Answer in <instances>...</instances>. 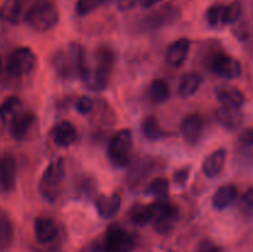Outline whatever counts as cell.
<instances>
[{"label":"cell","mask_w":253,"mask_h":252,"mask_svg":"<svg viewBox=\"0 0 253 252\" xmlns=\"http://www.w3.org/2000/svg\"><path fill=\"white\" fill-rule=\"evenodd\" d=\"M114 61L113 51L108 47H99L91 56L85 52L78 68V76L84 85L93 91L104 90L109 83Z\"/></svg>","instance_id":"obj_1"},{"label":"cell","mask_w":253,"mask_h":252,"mask_svg":"<svg viewBox=\"0 0 253 252\" xmlns=\"http://www.w3.org/2000/svg\"><path fill=\"white\" fill-rule=\"evenodd\" d=\"M25 21L34 31H49L58 24L59 10L52 1L36 2L25 14Z\"/></svg>","instance_id":"obj_2"},{"label":"cell","mask_w":253,"mask_h":252,"mask_svg":"<svg viewBox=\"0 0 253 252\" xmlns=\"http://www.w3.org/2000/svg\"><path fill=\"white\" fill-rule=\"evenodd\" d=\"M64 177L66 167L63 158H56L47 166L40 179L39 190L42 197L48 202H54L61 194Z\"/></svg>","instance_id":"obj_3"},{"label":"cell","mask_w":253,"mask_h":252,"mask_svg":"<svg viewBox=\"0 0 253 252\" xmlns=\"http://www.w3.org/2000/svg\"><path fill=\"white\" fill-rule=\"evenodd\" d=\"M133 138L128 128H121L111 137L108 147V155L116 167H125L128 165L132 153Z\"/></svg>","instance_id":"obj_4"},{"label":"cell","mask_w":253,"mask_h":252,"mask_svg":"<svg viewBox=\"0 0 253 252\" xmlns=\"http://www.w3.org/2000/svg\"><path fill=\"white\" fill-rule=\"evenodd\" d=\"M152 211V220L155 221V229L158 234L166 235L172 231L178 220V208L172 203L160 200L150 205Z\"/></svg>","instance_id":"obj_5"},{"label":"cell","mask_w":253,"mask_h":252,"mask_svg":"<svg viewBox=\"0 0 253 252\" xmlns=\"http://www.w3.org/2000/svg\"><path fill=\"white\" fill-rule=\"evenodd\" d=\"M101 244L105 252H132L136 246L133 237L120 226L109 227Z\"/></svg>","instance_id":"obj_6"},{"label":"cell","mask_w":253,"mask_h":252,"mask_svg":"<svg viewBox=\"0 0 253 252\" xmlns=\"http://www.w3.org/2000/svg\"><path fill=\"white\" fill-rule=\"evenodd\" d=\"M37 57L29 47H19L10 56L7 62V72L14 77L30 74L36 67Z\"/></svg>","instance_id":"obj_7"},{"label":"cell","mask_w":253,"mask_h":252,"mask_svg":"<svg viewBox=\"0 0 253 252\" xmlns=\"http://www.w3.org/2000/svg\"><path fill=\"white\" fill-rule=\"evenodd\" d=\"M211 71L225 79H236L241 76L242 67L239 59L225 53H216L211 58Z\"/></svg>","instance_id":"obj_8"},{"label":"cell","mask_w":253,"mask_h":252,"mask_svg":"<svg viewBox=\"0 0 253 252\" xmlns=\"http://www.w3.org/2000/svg\"><path fill=\"white\" fill-rule=\"evenodd\" d=\"M190 49V41L185 37L182 39L175 40L174 42L169 44V47L167 48L166 52V62L169 64L170 67H178L182 66L188 58V54H189Z\"/></svg>","instance_id":"obj_9"},{"label":"cell","mask_w":253,"mask_h":252,"mask_svg":"<svg viewBox=\"0 0 253 252\" xmlns=\"http://www.w3.org/2000/svg\"><path fill=\"white\" fill-rule=\"evenodd\" d=\"M53 142L59 147H69L77 140V130L72 123L62 120L53 126L51 131Z\"/></svg>","instance_id":"obj_10"},{"label":"cell","mask_w":253,"mask_h":252,"mask_svg":"<svg viewBox=\"0 0 253 252\" xmlns=\"http://www.w3.org/2000/svg\"><path fill=\"white\" fill-rule=\"evenodd\" d=\"M35 237L40 244H49L53 241L58 235V227L57 224L47 216H39L35 220L34 224Z\"/></svg>","instance_id":"obj_11"},{"label":"cell","mask_w":253,"mask_h":252,"mask_svg":"<svg viewBox=\"0 0 253 252\" xmlns=\"http://www.w3.org/2000/svg\"><path fill=\"white\" fill-rule=\"evenodd\" d=\"M35 121H36V116L34 113L22 111L21 114H19L16 118H14L9 123L10 135L17 141L24 140L31 126L35 124Z\"/></svg>","instance_id":"obj_12"},{"label":"cell","mask_w":253,"mask_h":252,"mask_svg":"<svg viewBox=\"0 0 253 252\" xmlns=\"http://www.w3.org/2000/svg\"><path fill=\"white\" fill-rule=\"evenodd\" d=\"M16 170V160L12 156L6 155L0 160V185L6 192H10L15 188Z\"/></svg>","instance_id":"obj_13"},{"label":"cell","mask_w":253,"mask_h":252,"mask_svg":"<svg viewBox=\"0 0 253 252\" xmlns=\"http://www.w3.org/2000/svg\"><path fill=\"white\" fill-rule=\"evenodd\" d=\"M226 156L227 152L225 148H217V150L212 151L203 162L202 169L204 174L209 178L219 175L226 162Z\"/></svg>","instance_id":"obj_14"},{"label":"cell","mask_w":253,"mask_h":252,"mask_svg":"<svg viewBox=\"0 0 253 252\" xmlns=\"http://www.w3.org/2000/svg\"><path fill=\"white\" fill-rule=\"evenodd\" d=\"M95 207L99 215L104 219H111L121 209V197L116 193L110 195H100L95 200Z\"/></svg>","instance_id":"obj_15"},{"label":"cell","mask_w":253,"mask_h":252,"mask_svg":"<svg viewBox=\"0 0 253 252\" xmlns=\"http://www.w3.org/2000/svg\"><path fill=\"white\" fill-rule=\"evenodd\" d=\"M203 130V120L198 114H192L183 119L180 124V132L183 138L189 143H195L200 137Z\"/></svg>","instance_id":"obj_16"},{"label":"cell","mask_w":253,"mask_h":252,"mask_svg":"<svg viewBox=\"0 0 253 252\" xmlns=\"http://www.w3.org/2000/svg\"><path fill=\"white\" fill-rule=\"evenodd\" d=\"M215 119L221 126H224L227 130H236L240 127L244 121V115H242L240 109L227 108V106H221L215 113Z\"/></svg>","instance_id":"obj_17"},{"label":"cell","mask_w":253,"mask_h":252,"mask_svg":"<svg viewBox=\"0 0 253 252\" xmlns=\"http://www.w3.org/2000/svg\"><path fill=\"white\" fill-rule=\"evenodd\" d=\"M178 15H179V12H178V10L174 6H172V5H166V6H162L161 9H158L157 11H153L152 14L146 16V19L143 20V25L155 29V27L161 26V25H165L167 22L173 21L174 19H177Z\"/></svg>","instance_id":"obj_18"},{"label":"cell","mask_w":253,"mask_h":252,"mask_svg":"<svg viewBox=\"0 0 253 252\" xmlns=\"http://www.w3.org/2000/svg\"><path fill=\"white\" fill-rule=\"evenodd\" d=\"M239 197V189L235 184H224L216 189L212 197V205L216 209L222 210L229 208Z\"/></svg>","instance_id":"obj_19"},{"label":"cell","mask_w":253,"mask_h":252,"mask_svg":"<svg viewBox=\"0 0 253 252\" xmlns=\"http://www.w3.org/2000/svg\"><path fill=\"white\" fill-rule=\"evenodd\" d=\"M216 95L220 104L222 106H227V108L241 109V106L245 103L244 93L237 88H231V86L221 88L217 90Z\"/></svg>","instance_id":"obj_20"},{"label":"cell","mask_w":253,"mask_h":252,"mask_svg":"<svg viewBox=\"0 0 253 252\" xmlns=\"http://www.w3.org/2000/svg\"><path fill=\"white\" fill-rule=\"evenodd\" d=\"M22 113V101L17 96H9L0 104V120L9 124L14 118Z\"/></svg>","instance_id":"obj_21"},{"label":"cell","mask_w":253,"mask_h":252,"mask_svg":"<svg viewBox=\"0 0 253 252\" xmlns=\"http://www.w3.org/2000/svg\"><path fill=\"white\" fill-rule=\"evenodd\" d=\"M202 84V77L195 72H188L179 82V95L182 98H189L194 95Z\"/></svg>","instance_id":"obj_22"},{"label":"cell","mask_w":253,"mask_h":252,"mask_svg":"<svg viewBox=\"0 0 253 252\" xmlns=\"http://www.w3.org/2000/svg\"><path fill=\"white\" fill-rule=\"evenodd\" d=\"M205 19L208 25L214 29H221L226 26V5L225 4H214L205 12Z\"/></svg>","instance_id":"obj_23"},{"label":"cell","mask_w":253,"mask_h":252,"mask_svg":"<svg viewBox=\"0 0 253 252\" xmlns=\"http://www.w3.org/2000/svg\"><path fill=\"white\" fill-rule=\"evenodd\" d=\"M128 217H130V221L137 226L147 225L148 222L152 221V211H151L150 205L136 203L131 207L130 211H128Z\"/></svg>","instance_id":"obj_24"},{"label":"cell","mask_w":253,"mask_h":252,"mask_svg":"<svg viewBox=\"0 0 253 252\" xmlns=\"http://www.w3.org/2000/svg\"><path fill=\"white\" fill-rule=\"evenodd\" d=\"M12 237H14V229H12L11 220L4 210L0 209V250L9 247Z\"/></svg>","instance_id":"obj_25"},{"label":"cell","mask_w":253,"mask_h":252,"mask_svg":"<svg viewBox=\"0 0 253 252\" xmlns=\"http://www.w3.org/2000/svg\"><path fill=\"white\" fill-rule=\"evenodd\" d=\"M22 1L20 0H6L0 7V16L10 22H17L21 17Z\"/></svg>","instance_id":"obj_26"},{"label":"cell","mask_w":253,"mask_h":252,"mask_svg":"<svg viewBox=\"0 0 253 252\" xmlns=\"http://www.w3.org/2000/svg\"><path fill=\"white\" fill-rule=\"evenodd\" d=\"M141 131L148 140H158L163 136V131L155 116H146L141 123Z\"/></svg>","instance_id":"obj_27"},{"label":"cell","mask_w":253,"mask_h":252,"mask_svg":"<svg viewBox=\"0 0 253 252\" xmlns=\"http://www.w3.org/2000/svg\"><path fill=\"white\" fill-rule=\"evenodd\" d=\"M150 98L155 103H163L168 99L169 96V86L166 83L163 79H155L152 83L150 84Z\"/></svg>","instance_id":"obj_28"},{"label":"cell","mask_w":253,"mask_h":252,"mask_svg":"<svg viewBox=\"0 0 253 252\" xmlns=\"http://www.w3.org/2000/svg\"><path fill=\"white\" fill-rule=\"evenodd\" d=\"M169 192V182L163 177H157L148 184L147 193L155 195V197L165 198Z\"/></svg>","instance_id":"obj_29"},{"label":"cell","mask_w":253,"mask_h":252,"mask_svg":"<svg viewBox=\"0 0 253 252\" xmlns=\"http://www.w3.org/2000/svg\"><path fill=\"white\" fill-rule=\"evenodd\" d=\"M109 0H77L76 2V12L79 16H85L90 12L95 11L98 7L105 4Z\"/></svg>","instance_id":"obj_30"},{"label":"cell","mask_w":253,"mask_h":252,"mask_svg":"<svg viewBox=\"0 0 253 252\" xmlns=\"http://www.w3.org/2000/svg\"><path fill=\"white\" fill-rule=\"evenodd\" d=\"M242 16V5L239 1H234L226 5V20L227 25H234L240 21Z\"/></svg>","instance_id":"obj_31"},{"label":"cell","mask_w":253,"mask_h":252,"mask_svg":"<svg viewBox=\"0 0 253 252\" xmlns=\"http://www.w3.org/2000/svg\"><path fill=\"white\" fill-rule=\"evenodd\" d=\"M241 208L246 214L253 215V187L249 188L241 198Z\"/></svg>","instance_id":"obj_32"},{"label":"cell","mask_w":253,"mask_h":252,"mask_svg":"<svg viewBox=\"0 0 253 252\" xmlns=\"http://www.w3.org/2000/svg\"><path fill=\"white\" fill-rule=\"evenodd\" d=\"M76 108L79 113L83 114V115H86V114L90 113L94 108L93 99H90L89 96H81V98L78 99V101H77Z\"/></svg>","instance_id":"obj_33"},{"label":"cell","mask_w":253,"mask_h":252,"mask_svg":"<svg viewBox=\"0 0 253 252\" xmlns=\"http://www.w3.org/2000/svg\"><path fill=\"white\" fill-rule=\"evenodd\" d=\"M198 252H221V250L216 244H214L210 240H204V241L200 242L199 247H198Z\"/></svg>","instance_id":"obj_34"},{"label":"cell","mask_w":253,"mask_h":252,"mask_svg":"<svg viewBox=\"0 0 253 252\" xmlns=\"http://www.w3.org/2000/svg\"><path fill=\"white\" fill-rule=\"evenodd\" d=\"M235 25V29H234V34L236 35L237 39L240 40H245L249 37V29H247V25L245 22L241 21H237Z\"/></svg>","instance_id":"obj_35"},{"label":"cell","mask_w":253,"mask_h":252,"mask_svg":"<svg viewBox=\"0 0 253 252\" xmlns=\"http://www.w3.org/2000/svg\"><path fill=\"white\" fill-rule=\"evenodd\" d=\"M81 252H105L104 251L103 244H101L100 240H95V241H91L89 244H86L83 249L81 250Z\"/></svg>","instance_id":"obj_36"},{"label":"cell","mask_w":253,"mask_h":252,"mask_svg":"<svg viewBox=\"0 0 253 252\" xmlns=\"http://www.w3.org/2000/svg\"><path fill=\"white\" fill-rule=\"evenodd\" d=\"M188 175H189V168H182V169L177 170L174 173V182L177 184L183 185L188 179Z\"/></svg>","instance_id":"obj_37"},{"label":"cell","mask_w":253,"mask_h":252,"mask_svg":"<svg viewBox=\"0 0 253 252\" xmlns=\"http://www.w3.org/2000/svg\"><path fill=\"white\" fill-rule=\"evenodd\" d=\"M240 141H241L244 145L253 146V127L246 128V130L240 135Z\"/></svg>","instance_id":"obj_38"},{"label":"cell","mask_w":253,"mask_h":252,"mask_svg":"<svg viewBox=\"0 0 253 252\" xmlns=\"http://www.w3.org/2000/svg\"><path fill=\"white\" fill-rule=\"evenodd\" d=\"M138 0H118V7L121 11H128L137 5Z\"/></svg>","instance_id":"obj_39"},{"label":"cell","mask_w":253,"mask_h":252,"mask_svg":"<svg viewBox=\"0 0 253 252\" xmlns=\"http://www.w3.org/2000/svg\"><path fill=\"white\" fill-rule=\"evenodd\" d=\"M161 1L162 0H138V2H140L142 7H152Z\"/></svg>","instance_id":"obj_40"},{"label":"cell","mask_w":253,"mask_h":252,"mask_svg":"<svg viewBox=\"0 0 253 252\" xmlns=\"http://www.w3.org/2000/svg\"><path fill=\"white\" fill-rule=\"evenodd\" d=\"M0 68H1V59H0Z\"/></svg>","instance_id":"obj_41"}]
</instances>
